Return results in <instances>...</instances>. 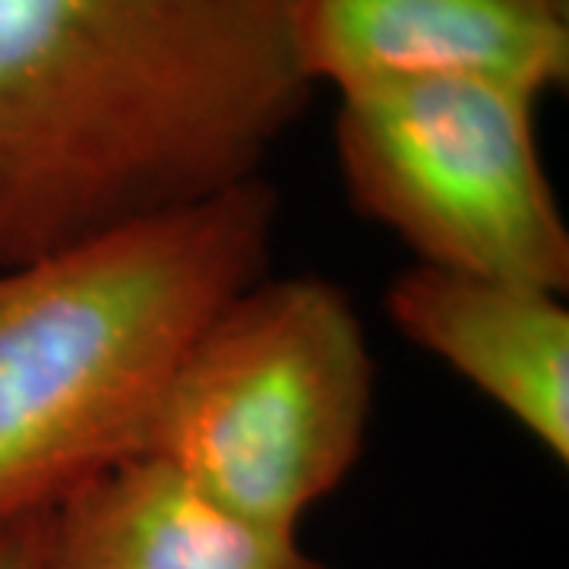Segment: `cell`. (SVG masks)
<instances>
[{
	"label": "cell",
	"mask_w": 569,
	"mask_h": 569,
	"mask_svg": "<svg viewBox=\"0 0 569 569\" xmlns=\"http://www.w3.org/2000/svg\"><path fill=\"white\" fill-rule=\"evenodd\" d=\"M291 0H0V266L260 178Z\"/></svg>",
	"instance_id": "6da1fadb"
},
{
	"label": "cell",
	"mask_w": 569,
	"mask_h": 569,
	"mask_svg": "<svg viewBox=\"0 0 569 569\" xmlns=\"http://www.w3.org/2000/svg\"><path fill=\"white\" fill-rule=\"evenodd\" d=\"M260 178L0 266V526L142 456L178 367L263 279Z\"/></svg>",
	"instance_id": "7a4b0ae2"
},
{
	"label": "cell",
	"mask_w": 569,
	"mask_h": 569,
	"mask_svg": "<svg viewBox=\"0 0 569 569\" xmlns=\"http://www.w3.org/2000/svg\"><path fill=\"white\" fill-rule=\"evenodd\" d=\"M370 408L373 361L346 291L317 276L257 279L187 351L142 452L298 535L358 462Z\"/></svg>",
	"instance_id": "3957f363"
},
{
	"label": "cell",
	"mask_w": 569,
	"mask_h": 569,
	"mask_svg": "<svg viewBox=\"0 0 569 569\" xmlns=\"http://www.w3.org/2000/svg\"><path fill=\"white\" fill-rule=\"evenodd\" d=\"M541 92L425 80L339 99L336 159L351 203L418 266L569 288V228L538 146Z\"/></svg>",
	"instance_id": "277c9868"
},
{
	"label": "cell",
	"mask_w": 569,
	"mask_h": 569,
	"mask_svg": "<svg viewBox=\"0 0 569 569\" xmlns=\"http://www.w3.org/2000/svg\"><path fill=\"white\" fill-rule=\"evenodd\" d=\"M291 51L339 99L425 80L548 96L569 80V0H291Z\"/></svg>",
	"instance_id": "5b68a950"
},
{
	"label": "cell",
	"mask_w": 569,
	"mask_h": 569,
	"mask_svg": "<svg viewBox=\"0 0 569 569\" xmlns=\"http://www.w3.org/2000/svg\"><path fill=\"white\" fill-rule=\"evenodd\" d=\"M387 310L567 466L569 310L557 291L415 263L389 284Z\"/></svg>",
	"instance_id": "8992f818"
},
{
	"label": "cell",
	"mask_w": 569,
	"mask_h": 569,
	"mask_svg": "<svg viewBox=\"0 0 569 569\" xmlns=\"http://www.w3.org/2000/svg\"><path fill=\"white\" fill-rule=\"evenodd\" d=\"M44 569H332L291 531L269 529L187 481L156 456H133L51 509Z\"/></svg>",
	"instance_id": "52a82bcc"
},
{
	"label": "cell",
	"mask_w": 569,
	"mask_h": 569,
	"mask_svg": "<svg viewBox=\"0 0 569 569\" xmlns=\"http://www.w3.org/2000/svg\"><path fill=\"white\" fill-rule=\"evenodd\" d=\"M48 526H51V512L3 522L0 526V569L48 567Z\"/></svg>",
	"instance_id": "ba28073f"
}]
</instances>
